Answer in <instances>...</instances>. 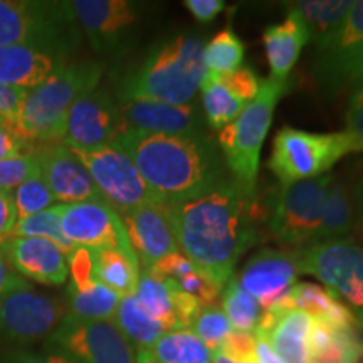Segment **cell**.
<instances>
[{
    "instance_id": "f546056e",
    "label": "cell",
    "mask_w": 363,
    "mask_h": 363,
    "mask_svg": "<svg viewBox=\"0 0 363 363\" xmlns=\"http://www.w3.org/2000/svg\"><path fill=\"white\" fill-rule=\"evenodd\" d=\"M93 252L94 278L118 296H131L140 279V264L133 252L121 249H98Z\"/></svg>"
},
{
    "instance_id": "ba28073f",
    "label": "cell",
    "mask_w": 363,
    "mask_h": 363,
    "mask_svg": "<svg viewBox=\"0 0 363 363\" xmlns=\"http://www.w3.org/2000/svg\"><path fill=\"white\" fill-rule=\"evenodd\" d=\"M294 252L299 272L315 276L337 294L363 328V247L350 239H337Z\"/></svg>"
},
{
    "instance_id": "ee69618b",
    "label": "cell",
    "mask_w": 363,
    "mask_h": 363,
    "mask_svg": "<svg viewBox=\"0 0 363 363\" xmlns=\"http://www.w3.org/2000/svg\"><path fill=\"white\" fill-rule=\"evenodd\" d=\"M35 145L22 136L16 126L0 125V162L34 152Z\"/></svg>"
},
{
    "instance_id": "e0dca14e",
    "label": "cell",
    "mask_w": 363,
    "mask_h": 363,
    "mask_svg": "<svg viewBox=\"0 0 363 363\" xmlns=\"http://www.w3.org/2000/svg\"><path fill=\"white\" fill-rule=\"evenodd\" d=\"M363 65V0H357L343 24L325 45L318 49L316 76L326 89L353 84Z\"/></svg>"
},
{
    "instance_id": "44dd1931",
    "label": "cell",
    "mask_w": 363,
    "mask_h": 363,
    "mask_svg": "<svg viewBox=\"0 0 363 363\" xmlns=\"http://www.w3.org/2000/svg\"><path fill=\"white\" fill-rule=\"evenodd\" d=\"M125 130L157 135H189L203 131V115L197 103L170 104L131 99L118 104Z\"/></svg>"
},
{
    "instance_id": "8d00e7d4",
    "label": "cell",
    "mask_w": 363,
    "mask_h": 363,
    "mask_svg": "<svg viewBox=\"0 0 363 363\" xmlns=\"http://www.w3.org/2000/svg\"><path fill=\"white\" fill-rule=\"evenodd\" d=\"M11 235H19V238H38L45 239L49 242L56 244L57 247H61L66 252V256L69 257L72 252L78 247H74L69 240L66 239V235L62 234L61 224H59V216L56 211V206L45 208V211L39 212V214L24 217V219L17 220L16 227H13Z\"/></svg>"
},
{
    "instance_id": "7402d4cb",
    "label": "cell",
    "mask_w": 363,
    "mask_h": 363,
    "mask_svg": "<svg viewBox=\"0 0 363 363\" xmlns=\"http://www.w3.org/2000/svg\"><path fill=\"white\" fill-rule=\"evenodd\" d=\"M135 296L143 310L165 326L167 331L190 328L202 308L197 299L180 291L174 281L147 269L140 271Z\"/></svg>"
},
{
    "instance_id": "6da1fadb",
    "label": "cell",
    "mask_w": 363,
    "mask_h": 363,
    "mask_svg": "<svg viewBox=\"0 0 363 363\" xmlns=\"http://www.w3.org/2000/svg\"><path fill=\"white\" fill-rule=\"evenodd\" d=\"M252 197L238 182L167 206L179 251L224 289L242 252L254 242Z\"/></svg>"
},
{
    "instance_id": "f35d334b",
    "label": "cell",
    "mask_w": 363,
    "mask_h": 363,
    "mask_svg": "<svg viewBox=\"0 0 363 363\" xmlns=\"http://www.w3.org/2000/svg\"><path fill=\"white\" fill-rule=\"evenodd\" d=\"M189 330H192L211 350L216 352L234 328L220 306L208 305L201 308Z\"/></svg>"
},
{
    "instance_id": "ac0fdd59",
    "label": "cell",
    "mask_w": 363,
    "mask_h": 363,
    "mask_svg": "<svg viewBox=\"0 0 363 363\" xmlns=\"http://www.w3.org/2000/svg\"><path fill=\"white\" fill-rule=\"evenodd\" d=\"M39 172L59 203L104 202L93 179L71 148L61 142L39 143L34 148ZM111 207V206H110Z\"/></svg>"
},
{
    "instance_id": "52a82bcc",
    "label": "cell",
    "mask_w": 363,
    "mask_h": 363,
    "mask_svg": "<svg viewBox=\"0 0 363 363\" xmlns=\"http://www.w3.org/2000/svg\"><path fill=\"white\" fill-rule=\"evenodd\" d=\"M355 152L345 131L310 133L284 126L274 136L269 169L278 177L281 187L328 174L331 167L348 153Z\"/></svg>"
},
{
    "instance_id": "681fc988",
    "label": "cell",
    "mask_w": 363,
    "mask_h": 363,
    "mask_svg": "<svg viewBox=\"0 0 363 363\" xmlns=\"http://www.w3.org/2000/svg\"><path fill=\"white\" fill-rule=\"evenodd\" d=\"M2 240L4 239H0V242H2ZM26 288H30V284L27 283L24 278H21V276L7 264V261L4 259L2 252H0V296H4V294L7 293L17 291V289H26Z\"/></svg>"
},
{
    "instance_id": "e575fe53",
    "label": "cell",
    "mask_w": 363,
    "mask_h": 363,
    "mask_svg": "<svg viewBox=\"0 0 363 363\" xmlns=\"http://www.w3.org/2000/svg\"><path fill=\"white\" fill-rule=\"evenodd\" d=\"M222 310L234 330L252 335L259 328L262 313H264L259 303L244 291L235 276L227 281L222 289Z\"/></svg>"
},
{
    "instance_id": "8fae6325",
    "label": "cell",
    "mask_w": 363,
    "mask_h": 363,
    "mask_svg": "<svg viewBox=\"0 0 363 363\" xmlns=\"http://www.w3.org/2000/svg\"><path fill=\"white\" fill-rule=\"evenodd\" d=\"M93 179L99 192L118 214L133 211L145 203H162L131 158L116 145L93 150H72Z\"/></svg>"
},
{
    "instance_id": "4dcf8cb0",
    "label": "cell",
    "mask_w": 363,
    "mask_h": 363,
    "mask_svg": "<svg viewBox=\"0 0 363 363\" xmlns=\"http://www.w3.org/2000/svg\"><path fill=\"white\" fill-rule=\"evenodd\" d=\"M111 321L133 345L136 352L150 350L167 331L165 326L143 310L135 294L120 299Z\"/></svg>"
},
{
    "instance_id": "484cf974",
    "label": "cell",
    "mask_w": 363,
    "mask_h": 363,
    "mask_svg": "<svg viewBox=\"0 0 363 363\" xmlns=\"http://www.w3.org/2000/svg\"><path fill=\"white\" fill-rule=\"evenodd\" d=\"M305 363H363L360 331L340 330L326 321L313 320Z\"/></svg>"
},
{
    "instance_id": "7bdbcfd3",
    "label": "cell",
    "mask_w": 363,
    "mask_h": 363,
    "mask_svg": "<svg viewBox=\"0 0 363 363\" xmlns=\"http://www.w3.org/2000/svg\"><path fill=\"white\" fill-rule=\"evenodd\" d=\"M345 133L350 136L355 152H363V84L355 86L348 99L347 128Z\"/></svg>"
},
{
    "instance_id": "277c9868",
    "label": "cell",
    "mask_w": 363,
    "mask_h": 363,
    "mask_svg": "<svg viewBox=\"0 0 363 363\" xmlns=\"http://www.w3.org/2000/svg\"><path fill=\"white\" fill-rule=\"evenodd\" d=\"M103 66L94 61L62 65L49 79L29 91L16 121V130L33 145L61 142L71 106L96 89Z\"/></svg>"
},
{
    "instance_id": "603a6c76",
    "label": "cell",
    "mask_w": 363,
    "mask_h": 363,
    "mask_svg": "<svg viewBox=\"0 0 363 363\" xmlns=\"http://www.w3.org/2000/svg\"><path fill=\"white\" fill-rule=\"evenodd\" d=\"M67 59L35 45H0V84L33 91Z\"/></svg>"
},
{
    "instance_id": "c3c4849f",
    "label": "cell",
    "mask_w": 363,
    "mask_h": 363,
    "mask_svg": "<svg viewBox=\"0 0 363 363\" xmlns=\"http://www.w3.org/2000/svg\"><path fill=\"white\" fill-rule=\"evenodd\" d=\"M184 6L199 22H211L224 11L225 4L222 0H187Z\"/></svg>"
},
{
    "instance_id": "cb8c5ba5",
    "label": "cell",
    "mask_w": 363,
    "mask_h": 363,
    "mask_svg": "<svg viewBox=\"0 0 363 363\" xmlns=\"http://www.w3.org/2000/svg\"><path fill=\"white\" fill-rule=\"evenodd\" d=\"M311 325L313 318L306 313L283 308L262 313L259 328L254 335L264 338L284 363H305Z\"/></svg>"
},
{
    "instance_id": "836d02e7",
    "label": "cell",
    "mask_w": 363,
    "mask_h": 363,
    "mask_svg": "<svg viewBox=\"0 0 363 363\" xmlns=\"http://www.w3.org/2000/svg\"><path fill=\"white\" fill-rule=\"evenodd\" d=\"M202 106L207 123L214 130L224 128L230 121L240 115V111L247 106L242 99H239L227 86L222 83L219 76L206 74L201 86Z\"/></svg>"
},
{
    "instance_id": "d6a6232c",
    "label": "cell",
    "mask_w": 363,
    "mask_h": 363,
    "mask_svg": "<svg viewBox=\"0 0 363 363\" xmlns=\"http://www.w3.org/2000/svg\"><path fill=\"white\" fill-rule=\"evenodd\" d=\"M353 224H355V217H353L352 195L347 185L333 177L325 197L323 212H321L318 242L347 239V235L352 233Z\"/></svg>"
},
{
    "instance_id": "f6af8a7d",
    "label": "cell",
    "mask_w": 363,
    "mask_h": 363,
    "mask_svg": "<svg viewBox=\"0 0 363 363\" xmlns=\"http://www.w3.org/2000/svg\"><path fill=\"white\" fill-rule=\"evenodd\" d=\"M0 363H74L69 358L52 352H34L30 348L0 350Z\"/></svg>"
},
{
    "instance_id": "30bf717a",
    "label": "cell",
    "mask_w": 363,
    "mask_h": 363,
    "mask_svg": "<svg viewBox=\"0 0 363 363\" xmlns=\"http://www.w3.org/2000/svg\"><path fill=\"white\" fill-rule=\"evenodd\" d=\"M66 305L34 291L33 286L0 296V350L29 348L61 325Z\"/></svg>"
},
{
    "instance_id": "d590c367",
    "label": "cell",
    "mask_w": 363,
    "mask_h": 363,
    "mask_svg": "<svg viewBox=\"0 0 363 363\" xmlns=\"http://www.w3.org/2000/svg\"><path fill=\"white\" fill-rule=\"evenodd\" d=\"M244 59V44L233 29H224L203 48V62L208 74L225 76L239 69Z\"/></svg>"
},
{
    "instance_id": "8992f818",
    "label": "cell",
    "mask_w": 363,
    "mask_h": 363,
    "mask_svg": "<svg viewBox=\"0 0 363 363\" xmlns=\"http://www.w3.org/2000/svg\"><path fill=\"white\" fill-rule=\"evenodd\" d=\"M76 26L71 2L0 0V45H35L67 59Z\"/></svg>"
},
{
    "instance_id": "9c48e42d",
    "label": "cell",
    "mask_w": 363,
    "mask_h": 363,
    "mask_svg": "<svg viewBox=\"0 0 363 363\" xmlns=\"http://www.w3.org/2000/svg\"><path fill=\"white\" fill-rule=\"evenodd\" d=\"M44 350L74 363H138L136 348L111 320H79L66 315L45 338Z\"/></svg>"
},
{
    "instance_id": "816d5d0a",
    "label": "cell",
    "mask_w": 363,
    "mask_h": 363,
    "mask_svg": "<svg viewBox=\"0 0 363 363\" xmlns=\"http://www.w3.org/2000/svg\"><path fill=\"white\" fill-rule=\"evenodd\" d=\"M212 363H234V362L222 355V353L214 352V358H212Z\"/></svg>"
},
{
    "instance_id": "9a60e30c",
    "label": "cell",
    "mask_w": 363,
    "mask_h": 363,
    "mask_svg": "<svg viewBox=\"0 0 363 363\" xmlns=\"http://www.w3.org/2000/svg\"><path fill=\"white\" fill-rule=\"evenodd\" d=\"M299 274L296 252L264 249L247 261L238 279L262 310L271 311L289 308V293Z\"/></svg>"
},
{
    "instance_id": "1f68e13d",
    "label": "cell",
    "mask_w": 363,
    "mask_h": 363,
    "mask_svg": "<svg viewBox=\"0 0 363 363\" xmlns=\"http://www.w3.org/2000/svg\"><path fill=\"white\" fill-rule=\"evenodd\" d=\"M352 6V0H301L291 4V9L301 16L310 40H315L320 49L343 24Z\"/></svg>"
},
{
    "instance_id": "60d3db41",
    "label": "cell",
    "mask_w": 363,
    "mask_h": 363,
    "mask_svg": "<svg viewBox=\"0 0 363 363\" xmlns=\"http://www.w3.org/2000/svg\"><path fill=\"white\" fill-rule=\"evenodd\" d=\"M216 352L222 353L234 363H257L256 335L233 330Z\"/></svg>"
},
{
    "instance_id": "7dc6e473",
    "label": "cell",
    "mask_w": 363,
    "mask_h": 363,
    "mask_svg": "<svg viewBox=\"0 0 363 363\" xmlns=\"http://www.w3.org/2000/svg\"><path fill=\"white\" fill-rule=\"evenodd\" d=\"M17 224V211L13 206L12 192L0 190V239H6L12 234Z\"/></svg>"
},
{
    "instance_id": "4fadbf2b",
    "label": "cell",
    "mask_w": 363,
    "mask_h": 363,
    "mask_svg": "<svg viewBox=\"0 0 363 363\" xmlns=\"http://www.w3.org/2000/svg\"><path fill=\"white\" fill-rule=\"evenodd\" d=\"M76 24L99 54L123 51L142 22L143 6L130 0H74Z\"/></svg>"
},
{
    "instance_id": "74e56055",
    "label": "cell",
    "mask_w": 363,
    "mask_h": 363,
    "mask_svg": "<svg viewBox=\"0 0 363 363\" xmlns=\"http://www.w3.org/2000/svg\"><path fill=\"white\" fill-rule=\"evenodd\" d=\"M12 199L17 211V220L39 214L45 208L56 206V199L40 177V172L21 184L17 189H13Z\"/></svg>"
},
{
    "instance_id": "ffe728a7",
    "label": "cell",
    "mask_w": 363,
    "mask_h": 363,
    "mask_svg": "<svg viewBox=\"0 0 363 363\" xmlns=\"http://www.w3.org/2000/svg\"><path fill=\"white\" fill-rule=\"evenodd\" d=\"M0 252L7 264L26 281L61 286L69 279V257L45 239L9 235L0 242Z\"/></svg>"
},
{
    "instance_id": "2e32d148",
    "label": "cell",
    "mask_w": 363,
    "mask_h": 363,
    "mask_svg": "<svg viewBox=\"0 0 363 363\" xmlns=\"http://www.w3.org/2000/svg\"><path fill=\"white\" fill-rule=\"evenodd\" d=\"M123 130L118 104L96 88L71 106L61 143L71 150L101 148L115 142Z\"/></svg>"
},
{
    "instance_id": "d4e9b609",
    "label": "cell",
    "mask_w": 363,
    "mask_h": 363,
    "mask_svg": "<svg viewBox=\"0 0 363 363\" xmlns=\"http://www.w3.org/2000/svg\"><path fill=\"white\" fill-rule=\"evenodd\" d=\"M271 78L286 81L296 65L303 48L310 40V34L301 16L289 7L288 17L281 24H272L262 34Z\"/></svg>"
},
{
    "instance_id": "d6986e66",
    "label": "cell",
    "mask_w": 363,
    "mask_h": 363,
    "mask_svg": "<svg viewBox=\"0 0 363 363\" xmlns=\"http://www.w3.org/2000/svg\"><path fill=\"white\" fill-rule=\"evenodd\" d=\"M120 217L138 259L140 271L152 269L163 257L180 252L169 211L163 203H145Z\"/></svg>"
},
{
    "instance_id": "4316f807",
    "label": "cell",
    "mask_w": 363,
    "mask_h": 363,
    "mask_svg": "<svg viewBox=\"0 0 363 363\" xmlns=\"http://www.w3.org/2000/svg\"><path fill=\"white\" fill-rule=\"evenodd\" d=\"M289 308L306 313L313 320L326 321L340 330L360 331V323L353 311L325 286L296 283L289 293Z\"/></svg>"
},
{
    "instance_id": "bcb514c9",
    "label": "cell",
    "mask_w": 363,
    "mask_h": 363,
    "mask_svg": "<svg viewBox=\"0 0 363 363\" xmlns=\"http://www.w3.org/2000/svg\"><path fill=\"white\" fill-rule=\"evenodd\" d=\"M29 91L0 84V125H16Z\"/></svg>"
},
{
    "instance_id": "83f0119b",
    "label": "cell",
    "mask_w": 363,
    "mask_h": 363,
    "mask_svg": "<svg viewBox=\"0 0 363 363\" xmlns=\"http://www.w3.org/2000/svg\"><path fill=\"white\" fill-rule=\"evenodd\" d=\"M138 353V363H212L214 350L192 330H170L147 352Z\"/></svg>"
},
{
    "instance_id": "f1b7e54d",
    "label": "cell",
    "mask_w": 363,
    "mask_h": 363,
    "mask_svg": "<svg viewBox=\"0 0 363 363\" xmlns=\"http://www.w3.org/2000/svg\"><path fill=\"white\" fill-rule=\"evenodd\" d=\"M121 296L99 283L96 278L69 281L66 291L67 315L79 320H111Z\"/></svg>"
},
{
    "instance_id": "5bb4252c",
    "label": "cell",
    "mask_w": 363,
    "mask_h": 363,
    "mask_svg": "<svg viewBox=\"0 0 363 363\" xmlns=\"http://www.w3.org/2000/svg\"><path fill=\"white\" fill-rule=\"evenodd\" d=\"M56 211L62 234L74 247L89 249V251L121 249V251L133 252L123 220L108 203H56Z\"/></svg>"
},
{
    "instance_id": "db71d44e",
    "label": "cell",
    "mask_w": 363,
    "mask_h": 363,
    "mask_svg": "<svg viewBox=\"0 0 363 363\" xmlns=\"http://www.w3.org/2000/svg\"><path fill=\"white\" fill-rule=\"evenodd\" d=\"M360 212H362V217H363V190L360 194Z\"/></svg>"
},
{
    "instance_id": "f907efd6",
    "label": "cell",
    "mask_w": 363,
    "mask_h": 363,
    "mask_svg": "<svg viewBox=\"0 0 363 363\" xmlns=\"http://www.w3.org/2000/svg\"><path fill=\"white\" fill-rule=\"evenodd\" d=\"M256 353L257 363H284L278 355H276L274 350L269 347V343L261 337H256Z\"/></svg>"
},
{
    "instance_id": "f5cc1de1",
    "label": "cell",
    "mask_w": 363,
    "mask_h": 363,
    "mask_svg": "<svg viewBox=\"0 0 363 363\" xmlns=\"http://www.w3.org/2000/svg\"><path fill=\"white\" fill-rule=\"evenodd\" d=\"M363 84V65L358 67L355 78H353V86H362Z\"/></svg>"
},
{
    "instance_id": "7c38bea8",
    "label": "cell",
    "mask_w": 363,
    "mask_h": 363,
    "mask_svg": "<svg viewBox=\"0 0 363 363\" xmlns=\"http://www.w3.org/2000/svg\"><path fill=\"white\" fill-rule=\"evenodd\" d=\"M331 180L333 175L328 172L281 189L269 222L272 235L281 244L301 247L318 242L321 212Z\"/></svg>"
},
{
    "instance_id": "3957f363",
    "label": "cell",
    "mask_w": 363,
    "mask_h": 363,
    "mask_svg": "<svg viewBox=\"0 0 363 363\" xmlns=\"http://www.w3.org/2000/svg\"><path fill=\"white\" fill-rule=\"evenodd\" d=\"M203 48L202 39L195 35H177L160 44L126 76L120 88V99L192 103L207 74Z\"/></svg>"
},
{
    "instance_id": "7a4b0ae2",
    "label": "cell",
    "mask_w": 363,
    "mask_h": 363,
    "mask_svg": "<svg viewBox=\"0 0 363 363\" xmlns=\"http://www.w3.org/2000/svg\"><path fill=\"white\" fill-rule=\"evenodd\" d=\"M113 145L131 158L163 206L208 192L229 180L224 157L203 131L157 135L123 130Z\"/></svg>"
},
{
    "instance_id": "b9f144b4",
    "label": "cell",
    "mask_w": 363,
    "mask_h": 363,
    "mask_svg": "<svg viewBox=\"0 0 363 363\" xmlns=\"http://www.w3.org/2000/svg\"><path fill=\"white\" fill-rule=\"evenodd\" d=\"M219 78L227 88L233 91L235 96L247 104L259 93L261 79L249 67H239V69L230 72V74L219 76Z\"/></svg>"
},
{
    "instance_id": "5b68a950",
    "label": "cell",
    "mask_w": 363,
    "mask_h": 363,
    "mask_svg": "<svg viewBox=\"0 0 363 363\" xmlns=\"http://www.w3.org/2000/svg\"><path fill=\"white\" fill-rule=\"evenodd\" d=\"M286 91V81L261 79L259 93L240 111V115L219 131V147L227 169L233 172L235 182L244 192L254 197L256 192L259 155L272 113Z\"/></svg>"
},
{
    "instance_id": "ab89813d",
    "label": "cell",
    "mask_w": 363,
    "mask_h": 363,
    "mask_svg": "<svg viewBox=\"0 0 363 363\" xmlns=\"http://www.w3.org/2000/svg\"><path fill=\"white\" fill-rule=\"evenodd\" d=\"M39 174V162L34 152L0 162V190L12 192L30 177Z\"/></svg>"
}]
</instances>
